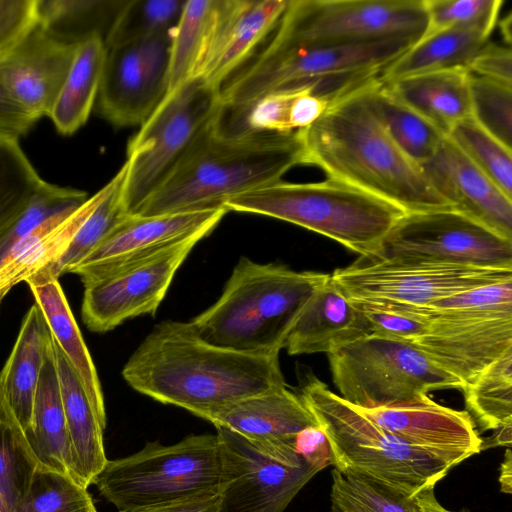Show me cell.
Segmentation results:
<instances>
[{
	"label": "cell",
	"instance_id": "cell-1",
	"mask_svg": "<svg viewBox=\"0 0 512 512\" xmlns=\"http://www.w3.org/2000/svg\"><path fill=\"white\" fill-rule=\"evenodd\" d=\"M126 383L209 422L230 405L286 385L276 352H244L203 340L190 322L154 326L122 369Z\"/></svg>",
	"mask_w": 512,
	"mask_h": 512
},
{
	"label": "cell",
	"instance_id": "cell-2",
	"mask_svg": "<svg viewBox=\"0 0 512 512\" xmlns=\"http://www.w3.org/2000/svg\"><path fill=\"white\" fill-rule=\"evenodd\" d=\"M377 78L335 95L316 122L298 130L303 164L407 214L453 209L387 132L372 99Z\"/></svg>",
	"mask_w": 512,
	"mask_h": 512
},
{
	"label": "cell",
	"instance_id": "cell-3",
	"mask_svg": "<svg viewBox=\"0 0 512 512\" xmlns=\"http://www.w3.org/2000/svg\"><path fill=\"white\" fill-rule=\"evenodd\" d=\"M219 116L131 215L224 208L230 198L278 182L291 168L303 165L298 130L234 133L220 124Z\"/></svg>",
	"mask_w": 512,
	"mask_h": 512
},
{
	"label": "cell",
	"instance_id": "cell-4",
	"mask_svg": "<svg viewBox=\"0 0 512 512\" xmlns=\"http://www.w3.org/2000/svg\"><path fill=\"white\" fill-rule=\"evenodd\" d=\"M420 37L396 36L344 44H305L277 32L253 61L220 87L223 110L238 115L264 95L307 84L331 99L380 75Z\"/></svg>",
	"mask_w": 512,
	"mask_h": 512
},
{
	"label": "cell",
	"instance_id": "cell-5",
	"mask_svg": "<svg viewBox=\"0 0 512 512\" xmlns=\"http://www.w3.org/2000/svg\"><path fill=\"white\" fill-rule=\"evenodd\" d=\"M330 274L241 257L221 296L190 323L205 341L244 352H276Z\"/></svg>",
	"mask_w": 512,
	"mask_h": 512
},
{
	"label": "cell",
	"instance_id": "cell-6",
	"mask_svg": "<svg viewBox=\"0 0 512 512\" xmlns=\"http://www.w3.org/2000/svg\"><path fill=\"white\" fill-rule=\"evenodd\" d=\"M224 208L301 226L363 257L376 255L407 214L390 202L329 178L311 183L280 180L234 196Z\"/></svg>",
	"mask_w": 512,
	"mask_h": 512
},
{
	"label": "cell",
	"instance_id": "cell-7",
	"mask_svg": "<svg viewBox=\"0 0 512 512\" xmlns=\"http://www.w3.org/2000/svg\"><path fill=\"white\" fill-rule=\"evenodd\" d=\"M299 395L326 434L340 472L364 474L414 497L452 468L382 429L314 376Z\"/></svg>",
	"mask_w": 512,
	"mask_h": 512
},
{
	"label": "cell",
	"instance_id": "cell-8",
	"mask_svg": "<svg viewBox=\"0 0 512 512\" xmlns=\"http://www.w3.org/2000/svg\"><path fill=\"white\" fill-rule=\"evenodd\" d=\"M219 469L217 435L191 434L173 445L147 442L132 455L108 460L93 484L125 512L216 490Z\"/></svg>",
	"mask_w": 512,
	"mask_h": 512
},
{
	"label": "cell",
	"instance_id": "cell-9",
	"mask_svg": "<svg viewBox=\"0 0 512 512\" xmlns=\"http://www.w3.org/2000/svg\"><path fill=\"white\" fill-rule=\"evenodd\" d=\"M339 396L360 409L407 402L462 384L412 343L363 335L328 354Z\"/></svg>",
	"mask_w": 512,
	"mask_h": 512
},
{
	"label": "cell",
	"instance_id": "cell-10",
	"mask_svg": "<svg viewBox=\"0 0 512 512\" xmlns=\"http://www.w3.org/2000/svg\"><path fill=\"white\" fill-rule=\"evenodd\" d=\"M220 89L195 77L166 94L129 140L124 204L131 215L220 114Z\"/></svg>",
	"mask_w": 512,
	"mask_h": 512
},
{
	"label": "cell",
	"instance_id": "cell-11",
	"mask_svg": "<svg viewBox=\"0 0 512 512\" xmlns=\"http://www.w3.org/2000/svg\"><path fill=\"white\" fill-rule=\"evenodd\" d=\"M331 277L352 301L422 307L460 291L511 280L512 269L360 256Z\"/></svg>",
	"mask_w": 512,
	"mask_h": 512
},
{
	"label": "cell",
	"instance_id": "cell-12",
	"mask_svg": "<svg viewBox=\"0 0 512 512\" xmlns=\"http://www.w3.org/2000/svg\"><path fill=\"white\" fill-rule=\"evenodd\" d=\"M423 0H288L276 32L305 44H344L423 35Z\"/></svg>",
	"mask_w": 512,
	"mask_h": 512
},
{
	"label": "cell",
	"instance_id": "cell-13",
	"mask_svg": "<svg viewBox=\"0 0 512 512\" xmlns=\"http://www.w3.org/2000/svg\"><path fill=\"white\" fill-rule=\"evenodd\" d=\"M374 256L512 269V239L453 209L409 213Z\"/></svg>",
	"mask_w": 512,
	"mask_h": 512
},
{
	"label": "cell",
	"instance_id": "cell-14",
	"mask_svg": "<svg viewBox=\"0 0 512 512\" xmlns=\"http://www.w3.org/2000/svg\"><path fill=\"white\" fill-rule=\"evenodd\" d=\"M196 233L146 258L84 282L82 319L93 332L110 331L141 315H155L175 273L196 244Z\"/></svg>",
	"mask_w": 512,
	"mask_h": 512
},
{
	"label": "cell",
	"instance_id": "cell-15",
	"mask_svg": "<svg viewBox=\"0 0 512 512\" xmlns=\"http://www.w3.org/2000/svg\"><path fill=\"white\" fill-rule=\"evenodd\" d=\"M75 49L38 26L0 61V133L19 139L42 117H49Z\"/></svg>",
	"mask_w": 512,
	"mask_h": 512
},
{
	"label": "cell",
	"instance_id": "cell-16",
	"mask_svg": "<svg viewBox=\"0 0 512 512\" xmlns=\"http://www.w3.org/2000/svg\"><path fill=\"white\" fill-rule=\"evenodd\" d=\"M220 469V512H284L318 471L290 467L264 455L237 432L215 426Z\"/></svg>",
	"mask_w": 512,
	"mask_h": 512
},
{
	"label": "cell",
	"instance_id": "cell-17",
	"mask_svg": "<svg viewBox=\"0 0 512 512\" xmlns=\"http://www.w3.org/2000/svg\"><path fill=\"white\" fill-rule=\"evenodd\" d=\"M172 35L106 48L97 113L116 127L141 125L168 91Z\"/></svg>",
	"mask_w": 512,
	"mask_h": 512
},
{
	"label": "cell",
	"instance_id": "cell-18",
	"mask_svg": "<svg viewBox=\"0 0 512 512\" xmlns=\"http://www.w3.org/2000/svg\"><path fill=\"white\" fill-rule=\"evenodd\" d=\"M225 208L165 214L126 216L107 237L69 273L86 281L146 258L196 233L212 232Z\"/></svg>",
	"mask_w": 512,
	"mask_h": 512
},
{
	"label": "cell",
	"instance_id": "cell-19",
	"mask_svg": "<svg viewBox=\"0 0 512 512\" xmlns=\"http://www.w3.org/2000/svg\"><path fill=\"white\" fill-rule=\"evenodd\" d=\"M360 410L382 429L451 467L481 451L482 439L470 413L440 405L428 395Z\"/></svg>",
	"mask_w": 512,
	"mask_h": 512
},
{
	"label": "cell",
	"instance_id": "cell-20",
	"mask_svg": "<svg viewBox=\"0 0 512 512\" xmlns=\"http://www.w3.org/2000/svg\"><path fill=\"white\" fill-rule=\"evenodd\" d=\"M413 344L464 387L512 348V314L434 317Z\"/></svg>",
	"mask_w": 512,
	"mask_h": 512
},
{
	"label": "cell",
	"instance_id": "cell-21",
	"mask_svg": "<svg viewBox=\"0 0 512 512\" xmlns=\"http://www.w3.org/2000/svg\"><path fill=\"white\" fill-rule=\"evenodd\" d=\"M211 423L237 432L264 455L290 467L304 464L295 451L297 434L319 425L300 395L287 385L242 399Z\"/></svg>",
	"mask_w": 512,
	"mask_h": 512
},
{
	"label": "cell",
	"instance_id": "cell-22",
	"mask_svg": "<svg viewBox=\"0 0 512 512\" xmlns=\"http://www.w3.org/2000/svg\"><path fill=\"white\" fill-rule=\"evenodd\" d=\"M288 0H219L197 77L219 88L273 31Z\"/></svg>",
	"mask_w": 512,
	"mask_h": 512
},
{
	"label": "cell",
	"instance_id": "cell-23",
	"mask_svg": "<svg viewBox=\"0 0 512 512\" xmlns=\"http://www.w3.org/2000/svg\"><path fill=\"white\" fill-rule=\"evenodd\" d=\"M421 167L434 189L451 204L453 210L512 239V199L447 136Z\"/></svg>",
	"mask_w": 512,
	"mask_h": 512
},
{
	"label": "cell",
	"instance_id": "cell-24",
	"mask_svg": "<svg viewBox=\"0 0 512 512\" xmlns=\"http://www.w3.org/2000/svg\"><path fill=\"white\" fill-rule=\"evenodd\" d=\"M363 335H367L363 317L330 274L304 306L284 348L290 355L328 354Z\"/></svg>",
	"mask_w": 512,
	"mask_h": 512
},
{
	"label": "cell",
	"instance_id": "cell-25",
	"mask_svg": "<svg viewBox=\"0 0 512 512\" xmlns=\"http://www.w3.org/2000/svg\"><path fill=\"white\" fill-rule=\"evenodd\" d=\"M54 347L70 441L71 475L88 488L108 461L103 443L106 413L93 405L74 369L55 342Z\"/></svg>",
	"mask_w": 512,
	"mask_h": 512
},
{
	"label": "cell",
	"instance_id": "cell-26",
	"mask_svg": "<svg viewBox=\"0 0 512 512\" xmlns=\"http://www.w3.org/2000/svg\"><path fill=\"white\" fill-rule=\"evenodd\" d=\"M97 199L96 192L79 207L47 220L10 249L0 261V305L14 286L62 256Z\"/></svg>",
	"mask_w": 512,
	"mask_h": 512
},
{
	"label": "cell",
	"instance_id": "cell-27",
	"mask_svg": "<svg viewBox=\"0 0 512 512\" xmlns=\"http://www.w3.org/2000/svg\"><path fill=\"white\" fill-rule=\"evenodd\" d=\"M50 336L47 322L35 303L26 312L0 371V389L24 432L31 426L35 393Z\"/></svg>",
	"mask_w": 512,
	"mask_h": 512
},
{
	"label": "cell",
	"instance_id": "cell-28",
	"mask_svg": "<svg viewBox=\"0 0 512 512\" xmlns=\"http://www.w3.org/2000/svg\"><path fill=\"white\" fill-rule=\"evenodd\" d=\"M25 435L39 465L71 475L70 441L52 335L35 393L31 426Z\"/></svg>",
	"mask_w": 512,
	"mask_h": 512
},
{
	"label": "cell",
	"instance_id": "cell-29",
	"mask_svg": "<svg viewBox=\"0 0 512 512\" xmlns=\"http://www.w3.org/2000/svg\"><path fill=\"white\" fill-rule=\"evenodd\" d=\"M469 75L466 69H448L383 83L401 102L447 135L454 125L471 117Z\"/></svg>",
	"mask_w": 512,
	"mask_h": 512
},
{
	"label": "cell",
	"instance_id": "cell-30",
	"mask_svg": "<svg viewBox=\"0 0 512 512\" xmlns=\"http://www.w3.org/2000/svg\"><path fill=\"white\" fill-rule=\"evenodd\" d=\"M25 282L47 322L55 344L74 369L93 405L106 413L96 367L58 279L37 273Z\"/></svg>",
	"mask_w": 512,
	"mask_h": 512
},
{
	"label": "cell",
	"instance_id": "cell-31",
	"mask_svg": "<svg viewBox=\"0 0 512 512\" xmlns=\"http://www.w3.org/2000/svg\"><path fill=\"white\" fill-rule=\"evenodd\" d=\"M495 28L469 25L448 28L422 36L413 46L391 62L378 76L384 83L421 73L466 69Z\"/></svg>",
	"mask_w": 512,
	"mask_h": 512
},
{
	"label": "cell",
	"instance_id": "cell-32",
	"mask_svg": "<svg viewBox=\"0 0 512 512\" xmlns=\"http://www.w3.org/2000/svg\"><path fill=\"white\" fill-rule=\"evenodd\" d=\"M105 56L106 46L101 37H92L76 46L49 114L60 134L75 133L88 120L96 102Z\"/></svg>",
	"mask_w": 512,
	"mask_h": 512
},
{
	"label": "cell",
	"instance_id": "cell-33",
	"mask_svg": "<svg viewBox=\"0 0 512 512\" xmlns=\"http://www.w3.org/2000/svg\"><path fill=\"white\" fill-rule=\"evenodd\" d=\"M125 0H39V28L54 40L77 46L92 38L104 41ZM105 43V42H104Z\"/></svg>",
	"mask_w": 512,
	"mask_h": 512
},
{
	"label": "cell",
	"instance_id": "cell-34",
	"mask_svg": "<svg viewBox=\"0 0 512 512\" xmlns=\"http://www.w3.org/2000/svg\"><path fill=\"white\" fill-rule=\"evenodd\" d=\"M127 164L97 193L98 199L84 219L62 256L39 274L59 278L85 259L107 235L128 216L124 204Z\"/></svg>",
	"mask_w": 512,
	"mask_h": 512
},
{
	"label": "cell",
	"instance_id": "cell-35",
	"mask_svg": "<svg viewBox=\"0 0 512 512\" xmlns=\"http://www.w3.org/2000/svg\"><path fill=\"white\" fill-rule=\"evenodd\" d=\"M218 3L219 0H186L171 38L167 94L197 77Z\"/></svg>",
	"mask_w": 512,
	"mask_h": 512
},
{
	"label": "cell",
	"instance_id": "cell-36",
	"mask_svg": "<svg viewBox=\"0 0 512 512\" xmlns=\"http://www.w3.org/2000/svg\"><path fill=\"white\" fill-rule=\"evenodd\" d=\"M376 111L396 145L420 166L436 152L446 135L401 102L379 78L372 91Z\"/></svg>",
	"mask_w": 512,
	"mask_h": 512
},
{
	"label": "cell",
	"instance_id": "cell-37",
	"mask_svg": "<svg viewBox=\"0 0 512 512\" xmlns=\"http://www.w3.org/2000/svg\"><path fill=\"white\" fill-rule=\"evenodd\" d=\"M462 391L466 407L482 431L512 425V348L482 370Z\"/></svg>",
	"mask_w": 512,
	"mask_h": 512
},
{
	"label": "cell",
	"instance_id": "cell-38",
	"mask_svg": "<svg viewBox=\"0 0 512 512\" xmlns=\"http://www.w3.org/2000/svg\"><path fill=\"white\" fill-rule=\"evenodd\" d=\"M330 512H421L409 496L364 474L333 469Z\"/></svg>",
	"mask_w": 512,
	"mask_h": 512
},
{
	"label": "cell",
	"instance_id": "cell-39",
	"mask_svg": "<svg viewBox=\"0 0 512 512\" xmlns=\"http://www.w3.org/2000/svg\"><path fill=\"white\" fill-rule=\"evenodd\" d=\"M38 462L0 389V493L8 512L24 495Z\"/></svg>",
	"mask_w": 512,
	"mask_h": 512
},
{
	"label": "cell",
	"instance_id": "cell-40",
	"mask_svg": "<svg viewBox=\"0 0 512 512\" xmlns=\"http://www.w3.org/2000/svg\"><path fill=\"white\" fill-rule=\"evenodd\" d=\"M186 0H125L105 38L106 48L172 35Z\"/></svg>",
	"mask_w": 512,
	"mask_h": 512
},
{
	"label": "cell",
	"instance_id": "cell-41",
	"mask_svg": "<svg viewBox=\"0 0 512 512\" xmlns=\"http://www.w3.org/2000/svg\"><path fill=\"white\" fill-rule=\"evenodd\" d=\"M43 182L19 139L0 133V233L24 210Z\"/></svg>",
	"mask_w": 512,
	"mask_h": 512
},
{
	"label": "cell",
	"instance_id": "cell-42",
	"mask_svg": "<svg viewBox=\"0 0 512 512\" xmlns=\"http://www.w3.org/2000/svg\"><path fill=\"white\" fill-rule=\"evenodd\" d=\"M13 512H97L87 488L71 475L37 465Z\"/></svg>",
	"mask_w": 512,
	"mask_h": 512
},
{
	"label": "cell",
	"instance_id": "cell-43",
	"mask_svg": "<svg viewBox=\"0 0 512 512\" xmlns=\"http://www.w3.org/2000/svg\"><path fill=\"white\" fill-rule=\"evenodd\" d=\"M447 138L512 199V149L481 128L472 117L454 125Z\"/></svg>",
	"mask_w": 512,
	"mask_h": 512
},
{
	"label": "cell",
	"instance_id": "cell-44",
	"mask_svg": "<svg viewBox=\"0 0 512 512\" xmlns=\"http://www.w3.org/2000/svg\"><path fill=\"white\" fill-rule=\"evenodd\" d=\"M85 191L44 181L24 210L0 233V261L20 240L47 220L82 205Z\"/></svg>",
	"mask_w": 512,
	"mask_h": 512
},
{
	"label": "cell",
	"instance_id": "cell-45",
	"mask_svg": "<svg viewBox=\"0 0 512 512\" xmlns=\"http://www.w3.org/2000/svg\"><path fill=\"white\" fill-rule=\"evenodd\" d=\"M469 92L472 119L512 149V86L470 73Z\"/></svg>",
	"mask_w": 512,
	"mask_h": 512
},
{
	"label": "cell",
	"instance_id": "cell-46",
	"mask_svg": "<svg viewBox=\"0 0 512 512\" xmlns=\"http://www.w3.org/2000/svg\"><path fill=\"white\" fill-rule=\"evenodd\" d=\"M416 307L429 320L434 317L512 314V279L470 288Z\"/></svg>",
	"mask_w": 512,
	"mask_h": 512
},
{
	"label": "cell",
	"instance_id": "cell-47",
	"mask_svg": "<svg viewBox=\"0 0 512 512\" xmlns=\"http://www.w3.org/2000/svg\"><path fill=\"white\" fill-rule=\"evenodd\" d=\"M351 302L363 317L367 335L413 344L429 324V319L416 306L388 302Z\"/></svg>",
	"mask_w": 512,
	"mask_h": 512
},
{
	"label": "cell",
	"instance_id": "cell-48",
	"mask_svg": "<svg viewBox=\"0 0 512 512\" xmlns=\"http://www.w3.org/2000/svg\"><path fill=\"white\" fill-rule=\"evenodd\" d=\"M427 26L422 36L469 25L496 27L502 0H423ZM421 36V37H422Z\"/></svg>",
	"mask_w": 512,
	"mask_h": 512
},
{
	"label": "cell",
	"instance_id": "cell-49",
	"mask_svg": "<svg viewBox=\"0 0 512 512\" xmlns=\"http://www.w3.org/2000/svg\"><path fill=\"white\" fill-rule=\"evenodd\" d=\"M39 25V0H0V61Z\"/></svg>",
	"mask_w": 512,
	"mask_h": 512
},
{
	"label": "cell",
	"instance_id": "cell-50",
	"mask_svg": "<svg viewBox=\"0 0 512 512\" xmlns=\"http://www.w3.org/2000/svg\"><path fill=\"white\" fill-rule=\"evenodd\" d=\"M469 73L512 86L510 46L487 42L468 67Z\"/></svg>",
	"mask_w": 512,
	"mask_h": 512
},
{
	"label": "cell",
	"instance_id": "cell-51",
	"mask_svg": "<svg viewBox=\"0 0 512 512\" xmlns=\"http://www.w3.org/2000/svg\"><path fill=\"white\" fill-rule=\"evenodd\" d=\"M295 451L304 463L318 472L334 464L329 440L319 425L306 427L297 434Z\"/></svg>",
	"mask_w": 512,
	"mask_h": 512
},
{
	"label": "cell",
	"instance_id": "cell-52",
	"mask_svg": "<svg viewBox=\"0 0 512 512\" xmlns=\"http://www.w3.org/2000/svg\"><path fill=\"white\" fill-rule=\"evenodd\" d=\"M125 512H220V508L216 489L183 499Z\"/></svg>",
	"mask_w": 512,
	"mask_h": 512
},
{
	"label": "cell",
	"instance_id": "cell-53",
	"mask_svg": "<svg viewBox=\"0 0 512 512\" xmlns=\"http://www.w3.org/2000/svg\"><path fill=\"white\" fill-rule=\"evenodd\" d=\"M511 442L512 425H507L498 430H495L494 433L486 440H482L481 450L496 446L511 448Z\"/></svg>",
	"mask_w": 512,
	"mask_h": 512
},
{
	"label": "cell",
	"instance_id": "cell-54",
	"mask_svg": "<svg viewBox=\"0 0 512 512\" xmlns=\"http://www.w3.org/2000/svg\"><path fill=\"white\" fill-rule=\"evenodd\" d=\"M421 512H453L443 507L435 497L434 488L426 489L416 495Z\"/></svg>",
	"mask_w": 512,
	"mask_h": 512
},
{
	"label": "cell",
	"instance_id": "cell-55",
	"mask_svg": "<svg viewBox=\"0 0 512 512\" xmlns=\"http://www.w3.org/2000/svg\"><path fill=\"white\" fill-rule=\"evenodd\" d=\"M499 481L501 484V491L504 493L511 494L512 492V453L511 449L507 448L504 461L501 464Z\"/></svg>",
	"mask_w": 512,
	"mask_h": 512
},
{
	"label": "cell",
	"instance_id": "cell-56",
	"mask_svg": "<svg viewBox=\"0 0 512 512\" xmlns=\"http://www.w3.org/2000/svg\"><path fill=\"white\" fill-rule=\"evenodd\" d=\"M0 512H8L7 505L5 503V500L3 496L0 493Z\"/></svg>",
	"mask_w": 512,
	"mask_h": 512
}]
</instances>
